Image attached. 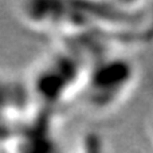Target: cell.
Listing matches in <instances>:
<instances>
[{
  "mask_svg": "<svg viewBox=\"0 0 153 153\" xmlns=\"http://www.w3.org/2000/svg\"><path fill=\"white\" fill-rule=\"evenodd\" d=\"M85 69L79 55L69 45L46 55L28 81V91L36 106L56 111L81 87L85 89Z\"/></svg>",
  "mask_w": 153,
  "mask_h": 153,
  "instance_id": "6da1fadb",
  "label": "cell"
},
{
  "mask_svg": "<svg viewBox=\"0 0 153 153\" xmlns=\"http://www.w3.org/2000/svg\"><path fill=\"white\" fill-rule=\"evenodd\" d=\"M56 111L35 105L0 137V153H61Z\"/></svg>",
  "mask_w": 153,
  "mask_h": 153,
  "instance_id": "7a4b0ae2",
  "label": "cell"
}]
</instances>
